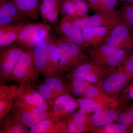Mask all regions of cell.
<instances>
[{"label":"cell","instance_id":"6da1fadb","mask_svg":"<svg viewBox=\"0 0 133 133\" xmlns=\"http://www.w3.org/2000/svg\"><path fill=\"white\" fill-rule=\"evenodd\" d=\"M59 51L60 66L58 76L72 71L90 60L81 48L75 44L59 39L55 42Z\"/></svg>","mask_w":133,"mask_h":133},{"label":"cell","instance_id":"7a4b0ae2","mask_svg":"<svg viewBox=\"0 0 133 133\" xmlns=\"http://www.w3.org/2000/svg\"><path fill=\"white\" fill-rule=\"evenodd\" d=\"M7 116L30 128L43 121L52 119L51 112L35 107L16 98L13 109Z\"/></svg>","mask_w":133,"mask_h":133},{"label":"cell","instance_id":"3957f363","mask_svg":"<svg viewBox=\"0 0 133 133\" xmlns=\"http://www.w3.org/2000/svg\"><path fill=\"white\" fill-rule=\"evenodd\" d=\"M40 75L35 64L33 48H27L14 67L11 79L19 84L32 85L37 82Z\"/></svg>","mask_w":133,"mask_h":133},{"label":"cell","instance_id":"277c9868","mask_svg":"<svg viewBox=\"0 0 133 133\" xmlns=\"http://www.w3.org/2000/svg\"><path fill=\"white\" fill-rule=\"evenodd\" d=\"M132 79L131 74L119 67L109 71L97 87L105 96L113 101L117 99L129 81Z\"/></svg>","mask_w":133,"mask_h":133},{"label":"cell","instance_id":"5b68a950","mask_svg":"<svg viewBox=\"0 0 133 133\" xmlns=\"http://www.w3.org/2000/svg\"><path fill=\"white\" fill-rule=\"evenodd\" d=\"M75 24L81 30L92 27L114 28L123 22L119 10L114 12L95 14L91 16L79 18H72Z\"/></svg>","mask_w":133,"mask_h":133},{"label":"cell","instance_id":"8992f818","mask_svg":"<svg viewBox=\"0 0 133 133\" xmlns=\"http://www.w3.org/2000/svg\"><path fill=\"white\" fill-rule=\"evenodd\" d=\"M109 71L106 66L92 60L70 72V74L88 83L98 84L107 76Z\"/></svg>","mask_w":133,"mask_h":133},{"label":"cell","instance_id":"52a82bcc","mask_svg":"<svg viewBox=\"0 0 133 133\" xmlns=\"http://www.w3.org/2000/svg\"><path fill=\"white\" fill-rule=\"evenodd\" d=\"M27 47L18 43L2 49L0 53L1 79L7 81L12 78V73L22 52Z\"/></svg>","mask_w":133,"mask_h":133},{"label":"cell","instance_id":"ba28073f","mask_svg":"<svg viewBox=\"0 0 133 133\" xmlns=\"http://www.w3.org/2000/svg\"><path fill=\"white\" fill-rule=\"evenodd\" d=\"M50 30V27L47 24L29 23L21 32L16 41L27 48H33L39 42L47 39Z\"/></svg>","mask_w":133,"mask_h":133},{"label":"cell","instance_id":"9c48e42d","mask_svg":"<svg viewBox=\"0 0 133 133\" xmlns=\"http://www.w3.org/2000/svg\"><path fill=\"white\" fill-rule=\"evenodd\" d=\"M15 98L35 107L52 112L49 102L30 84H20L17 90Z\"/></svg>","mask_w":133,"mask_h":133},{"label":"cell","instance_id":"30bf717a","mask_svg":"<svg viewBox=\"0 0 133 133\" xmlns=\"http://www.w3.org/2000/svg\"><path fill=\"white\" fill-rule=\"evenodd\" d=\"M133 29L124 22L112 29L105 43L108 45L127 50L133 49Z\"/></svg>","mask_w":133,"mask_h":133},{"label":"cell","instance_id":"8fae6325","mask_svg":"<svg viewBox=\"0 0 133 133\" xmlns=\"http://www.w3.org/2000/svg\"><path fill=\"white\" fill-rule=\"evenodd\" d=\"M49 103L52 107V119L56 121L63 119L78 108L77 100L69 94L60 95Z\"/></svg>","mask_w":133,"mask_h":133},{"label":"cell","instance_id":"7c38bea8","mask_svg":"<svg viewBox=\"0 0 133 133\" xmlns=\"http://www.w3.org/2000/svg\"><path fill=\"white\" fill-rule=\"evenodd\" d=\"M59 28L65 40L81 48H88L84 38L83 30L75 24L71 18L63 17Z\"/></svg>","mask_w":133,"mask_h":133},{"label":"cell","instance_id":"4fadbf2b","mask_svg":"<svg viewBox=\"0 0 133 133\" xmlns=\"http://www.w3.org/2000/svg\"><path fill=\"white\" fill-rule=\"evenodd\" d=\"M117 108L111 102L107 107L91 115L88 123L89 132L96 128L115 122L120 112L116 109Z\"/></svg>","mask_w":133,"mask_h":133},{"label":"cell","instance_id":"5bb4252c","mask_svg":"<svg viewBox=\"0 0 133 133\" xmlns=\"http://www.w3.org/2000/svg\"><path fill=\"white\" fill-rule=\"evenodd\" d=\"M63 17L79 18L88 16V6L85 0H60Z\"/></svg>","mask_w":133,"mask_h":133},{"label":"cell","instance_id":"9a60e30c","mask_svg":"<svg viewBox=\"0 0 133 133\" xmlns=\"http://www.w3.org/2000/svg\"><path fill=\"white\" fill-rule=\"evenodd\" d=\"M26 17L19 11L13 0L0 1V25L21 23Z\"/></svg>","mask_w":133,"mask_h":133},{"label":"cell","instance_id":"2e32d148","mask_svg":"<svg viewBox=\"0 0 133 133\" xmlns=\"http://www.w3.org/2000/svg\"><path fill=\"white\" fill-rule=\"evenodd\" d=\"M18 86L3 84L0 85V122L7 116L13 109Z\"/></svg>","mask_w":133,"mask_h":133},{"label":"cell","instance_id":"e0dca14e","mask_svg":"<svg viewBox=\"0 0 133 133\" xmlns=\"http://www.w3.org/2000/svg\"><path fill=\"white\" fill-rule=\"evenodd\" d=\"M113 28L99 26L90 27L83 30L84 38L88 47H93L105 42Z\"/></svg>","mask_w":133,"mask_h":133},{"label":"cell","instance_id":"ac0fdd59","mask_svg":"<svg viewBox=\"0 0 133 133\" xmlns=\"http://www.w3.org/2000/svg\"><path fill=\"white\" fill-rule=\"evenodd\" d=\"M29 24L21 22L1 25L0 48H4L16 41L22 30Z\"/></svg>","mask_w":133,"mask_h":133},{"label":"cell","instance_id":"d6986e66","mask_svg":"<svg viewBox=\"0 0 133 133\" xmlns=\"http://www.w3.org/2000/svg\"><path fill=\"white\" fill-rule=\"evenodd\" d=\"M48 40H43L33 48V57L37 70L41 75L47 77Z\"/></svg>","mask_w":133,"mask_h":133},{"label":"cell","instance_id":"ffe728a7","mask_svg":"<svg viewBox=\"0 0 133 133\" xmlns=\"http://www.w3.org/2000/svg\"><path fill=\"white\" fill-rule=\"evenodd\" d=\"M91 59L93 61H97L111 57L122 55L127 52L125 50L113 48L103 43L88 49Z\"/></svg>","mask_w":133,"mask_h":133},{"label":"cell","instance_id":"44dd1931","mask_svg":"<svg viewBox=\"0 0 133 133\" xmlns=\"http://www.w3.org/2000/svg\"><path fill=\"white\" fill-rule=\"evenodd\" d=\"M65 119L57 121L48 119L39 122L30 128V133H64Z\"/></svg>","mask_w":133,"mask_h":133},{"label":"cell","instance_id":"7402d4cb","mask_svg":"<svg viewBox=\"0 0 133 133\" xmlns=\"http://www.w3.org/2000/svg\"><path fill=\"white\" fill-rule=\"evenodd\" d=\"M43 83L52 95L53 100L60 95L69 94L66 79L60 76L47 77Z\"/></svg>","mask_w":133,"mask_h":133},{"label":"cell","instance_id":"603a6c76","mask_svg":"<svg viewBox=\"0 0 133 133\" xmlns=\"http://www.w3.org/2000/svg\"><path fill=\"white\" fill-rule=\"evenodd\" d=\"M59 66V51L56 44L48 41L47 77L58 76Z\"/></svg>","mask_w":133,"mask_h":133},{"label":"cell","instance_id":"cb8c5ba5","mask_svg":"<svg viewBox=\"0 0 133 133\" xmlns=\"http://www.w3.org/2000/svg\"><path fill=\"white\" fill-rule=\"evenodd\" d=\"M22 14L26 17L37 20L40 13V0H13Z\"/></svg>","mask_w":133,"mask_h":133},{"label":"cell","instance_id":"d4e9b609","mask_svg":"<svg viewBox=\"0 0 133 133\" xmlns=\"http://www.w3.org/2000/svg\"><path fill=\"white\" fill-rule=\"evenodd\" d=\"M68 93L72 96L82 98L90 83L69 74L66 76Z\"/></svg>","mask_w":133,"mask_h":133},{"label":"cell","instance_id":"484cf974","mask_svg":"<svg viewBox=\"0 0 133 133\" xmlns=\"http://www.w3.org/2000/svg\"><path fill=\"white\" fill-rule=\"evenodd\" d=\"M0 122L1 133H27L29 132L27 127L9 116H6Z\"/></svg>","mask_w":133,"mask_h":133},{"label":"cell","instance_id":"4316f807","mask_svg":"<svg viewBox=\"0 0 133 133\" xmlns=\"http://www.w3.org/2000/svg\"><path fill=\"white\" fill-rule=\"evenodd\" d=\"M77 102L79 110L89 113L96 112L104 109L111 103L108 104H104L95 100L84 97L78 98Z\"/></svg>","mask_w":133,"mask_h":133},{"label":"cell","instance_id":"83f0119b","mask_svg":"<svg viewBox=\"0 0 133 133\" xmlns=\"http://www.w3.org/2000/svg\"><path fill=\"white\" fill-rule=\"evenodd\" d=\"M83 97L91 99L107 105L114 101H112L105 96L98 88L90 83L86 88Z\"/></svg>","mask_w":133,"mask_h":133},{"label":"cell","instance_id":"f1b7e54d","mask_svg":"<svg viewBox=\"0 0 133 133\" xmlns=\"http://www.w3.org/2000/svg\"><path fill=\"white\" fill-rule=\"evenodd\" d=\"M119 10L123 22L133 29V3L125 2Z\"/></svg>","mask_w":133,"mask_h":133},{"label":"cell","instance_id":"f546056e","mask_svg":"<svg viewBox=\"0 0 133 133\" xmlns=\"http://www.w3.org/2000/svg\"><path fill=\"white\" fill-rule=\"evenodd\" d=\"M90 113L79 110L65 118L68 121H71L77 124H88L91 116Z\"/></svg>","mask_w":133,"mask_h":133},{"label":"cell","instance_id":"4dcf8cb0","mask_svg":"<svg viewBox=\"0 0 133 133\" xmlns=\"http://www.w3.org/2000/svg\"><path fill=\"white\" fill-rule=\"evenodd\" d=\"M65 120L64 133H82L89 132L88 124H77Z\"/></svg>","mask_w":133,"mask_h":133},{"label":"cell","instance_id":"1f68e13d","mask_svg":"<svg viewBox=\"0 0 133 133\" xmlns=\"http://www.w3.org/2000/svg\"><path fill=\"white\" fill-rule=\"evenodd\" d=\"M115 122L122 133L128 132L130 123L125 111L119 112Z\"/></svg>","mask_w":133,"mask_h":133},{"label":"cell","instance_id":"d6a6232c","mask_svg":"<svg viewBox=\"0 0 133 133\" xmlns=\"http://www.w3.org/2000/svg\"><path fill=\"white\" fill-rule=\"evenodd\" d=\"M60 6V0H43L40 5V12L43 18L45 19L46 15L55 8Z\"/></svg>","mask_w":133,"mask_h":133},{"label":"cell","instance_id":"836d02e7","mask_svg":"<svg viewBox=\"0 0 133 133\" xmlns=\"http://www.w3.org/2000/svg\"><path fill=\"white\" fill-rule=\"evenodd\" d=\"M90 132L93 133H122L119 129L115 122L96 128Z\"/></svg>","mask_w":133,"mask_h":133},{"label":"cell","instance_id":"e575fe53","mask_svg":"<svg viewBox=\"0 0 133 133\" xmlns=\"http://www.w3.org/2000/svg\"><path fill=\"white\" fill-rule=\"evenodd\" d=\"M89 7L95 14L109 13L103 0H88Z\"/></svg>","mask_w":133,"mask_h":133},{"label":"cell","instance_id":"d590c367","mask_svg":"<svg viewBox=\"0 0 133 133\" xmlns=\"http://www.w3.org/2000/svg\"><path fill=\"white\" fill-rule=\"evenodd\" d=\"M119 67L131 74L133 78V54L128 56L125 63Z\"/></svg>","mask_w":133,"mask_h":133},{"label":"cell","instance_id":"8d00e7d4","mask_svg":"<svg viewBox=\"0 0 133 133\" xmlns=\"http://www.w3.org/2000/svg\"><path fill=\"white\" fill-rule=\"evenodd\" d=\"M60 7L55 8L50 11L46 15L45 19H47L49 21L51 22H56L58 19V13L60 9Z\"/></svg>","mask_w":133,"mask_h":133},{"label":"cell","instance_id":"74e56055","mask_svg":"<svg viewBox=\"0 0 133 133\" xmlns=\"http://www.w3.org/2000/svg\"><path fill=\"white\" fill-rule=\"evenodd\" d=\"M125 111L130 121V128L129 129H130L133 128V106H130L127 108Z\"/></svg>","mask_w":133,"mask_h":133},{"label":"cell","instance_id":"f35d334b","mask_svg":"<svg viewBox=\"0 0 133 133\" xmlns=\"http://www.w3.org/2000/svg\"><path fill=\"white\" fill-rule=\"evenodd\" d=\"M129 91H133V83L131 84L126 87L124 88V91L123 92H126Z\"/></svg>","mask_w":133,"mask_h":133},{"label":"cell","instance_id":"ab89813d","mask_svg":"<svg viewBox=\"0 0 133 133\" xmlns=\"http://www.w3.org/2000/svg\"><path fill=\"white\" fill-rule=\"evenodd\" d=\"M119 1H123L126 2L133 3V0H119Z\"/></svg>","mask_w":133,"mask_h":133},{"label":"cell","instance_id":"60d3db41","mask_svg":"<svg viewBox=\"0 0 133 133\" xmlns=\"http://www.w3.org/2000/svg\"><path fill=\"white\" fill-rule=\"evenodd\" d=\"M128 133H133V128L129 129L128 131Z\"/></svg>","mask_w":133,"mask_h":133},{"label":"cell","instance_id":"b9f144b4","mask_svg":"<svg viewBox=\"0 0 133 133\" xmlns=\"http://www.w3.org/2000/svg\"><path fill=\"white\" fill-rule=\"evenodd\" d=\"M85 1H86L87 2V1H88V0H85Z\"/></svg>","mask_w":133,"mask_h":133},{"label":"cell","instance_id":"7bdbcfd3","mask_svg":"<svg viewBox=\"0 0 133 133\" xmlns=\"http://www.w3.org/2000/svg\"><path fill=\"white\" fill-rule=\"evenodd\" d=\"M3 1V0H0V1Z\"/></svg>","mask_w":133,"mask_h":133}]
</instances>
